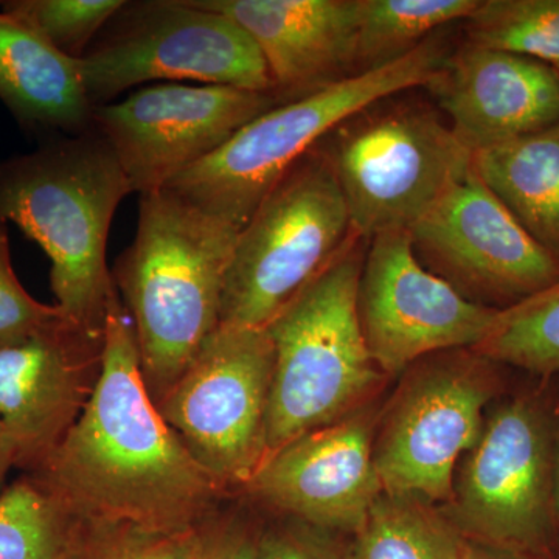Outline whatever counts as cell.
Returning <instances> with one entry per match:
<instances>
[{"instance_id": "cell-9", "label": "cell", "mask_w": 559, "mask_h": 559, "mask_svg": "<svg viewBox=\"0 0 559 559\" xmlns=\"http://www.w3.org/2000/svg\"><path fill=\"white\" fill-rule=\"evenodd\" d=\"M503 369L473 348L419 359L380 411L373 459L382 491L441 507L460 459L480 439L488 407L509 389Z\"/></svg>"}, {"instance_id": "cell-33", "label": "cell", "mask_w": 559, "mask_h": 559, "mask_svg": "<svg viewBox=\"0 0 559 559\" xmlns=\"http://www.w3.org/2000/svg\"><path fill=\"white\" fill-rule=\"evenodd\" d=\"M555 514H557L558 549L557 559H559V439L557 451V468H555Z\"/></svg>"}, {"instance_id": "cell-1", "label": "cell", "mask_w": 559, "mask_h": 559, "mask_svg": "<svg viewBox=\"0 0 559 559\" xmlns=\"http://www.w3.org/2000/svg\"><path fill=\"white\" fill-rule=\"evenodd\" d=\"M31 476L81 520L164 530L200 527L234 496L191 457L151 400L119 294L106 316L94 395L60 447Z\"/></svg>"}, {"instance_id": "cell-32", "label": "cell", "mask_w": 559, "mask_h": 559, "mask_svg": "<svg viewBox=\"0 0 559 559\" xmlns=\"http://www.w3.org/2000/svg\"><path fill=\"white\" fill-rule=\"evenodd\" d=\"M14 468H16V459H14L13 444H11L9 433L0 421V491L5 488L7 476Z\"/></svg>"}, {"instance_id": "cell-29", "label": "cell", "mask_w": 559, "mask_h": 559, "mask_svg": "<svg viewBox=\"0 0 559 559\" xmlns=\"http://www.w3.org/2000/svg\"><path fill=\"white\" fill-rule=\"evenodd\" d=\"M260 525L252 503L231 496L201 525L191 559H257Z\"/></svg>"}, {"instance_id": "cell-22", "label": "cell", "mask_w": 559, "mask_h": 559, "mask_svg": "<svg viewBox=\"0 0 559 559\" xmlns=\"http://www.w3.org/2000/svg\"><path fill=\"white\" fill-rule=\"evenodd\" d=\"M81 518L31 474L0 491V559H72Z\"/></svg>"}, {"instance_id": "cell-16", "label": "cell", "mask_w": 559, "mask_h": 559, "mask_svg": "<svg viewBox=\"0 0 559 559\" xmlns=\"http://www.w3.org/2000/svg\"><path fill=\"white\" fill-rule=\"evenodd\" d=\"M105 334L62 316L0 349V421L16 469L38 471L68 437L100 380Z\"/></svg>"}, {"instance_id": "cell-23", "label": "cell", "mask_w": 559, "mask_h": 559, "mask_svg": "<svg viewBox=\"0 0 559 559\" xmlns=\"http://www.w3.org/2000/svg\"><path fill=\"white\" fill-rule=\"evenodd\" d=\"M480 0H359L358 72L407 57L437 31L466 21Z\"/></svg>"}, {"instance_id": "cell-31", "label": "cell", "mask_w": 559, "mask_h": 559, "mask_svg": "<svg viewBox=\"0 0 559 559\" xmlns=\"http://www.w3.org/2000/svg\"><path fill=\"white\" fill-rule=\"evenodd\" d=\"M454 559H540L524 551L460 535Z\"/></svg>"}, {"instance_id": "cell-15", "label": "cell", "mask_w": 559, "mask_h": 559, "mask_svg": "<svg viewBox=\"0 0 559 559\" xmlns=\"http://www.w3.org/2000/svg\"><path fill=\"white\" fill-rule=\"evenodd\" d=\"M380 411L371 403L289 441L264 460L240 496L266 513L352 538L384 492L373 459Z\"/></svg>"}, {"instance_id": "cell-28", "label": "cell", "mask_w": 559, "mask_h": 559, "mask_svg": "<svg viewBox=\"0 0 559 559\" xmlns=\"http://www.w3.org/2000/svg\"><path fill=\"white\" fill-rule=\"evenodd\" d=\"M64 316L57 305L31 296L14 272L9 224L0 223V349L10 347Z\"/></svg>"}, {"instance_id": "cell-20", "label": "cell", "mask_w": 559, "mask_h": 559, "mask_svg": "<svg viewBox=\"0 0 559 559\" xmlns=\"http://www.w3.org/2000/svg\"><path fill=\"white\" fill-rule=\"evenodd\" d=\"M473 168L522 227L559 257V121L476 151Z\"/></svg>"}, {"instance_id": "cell-24", "label": "cell", "mask_w": 559, "mask_h": 559, "mask_svg": "<svg viewBox=\"0 0 559 559\" xmlns=\"http://www.w3.org/2000/svg\"><path fill=\"white\" fill-rule=\"evenodd\" d=\"M477 353L530 377H559V278L546 289L499 312Z\"/></svg>"}, {"instance_id": "cell-19", "label": "cell", "mask_w": 559, "mask_h": 559, "mask_svg": "<svg viewBox=\"0 0 559 559\" xmlns=\"http://www.w3.org/2000/svg\"><path fill=\"white\" fill-rule=\"evenodd\" d=\"M0 102L40 140L94 130L80 61L0 10Z\"/></svg>"}, {"instance_id": "cell-27", "label": "cell", "mask_w": 559, "mask_h": 559, "mask_svg": "<svg viewBox=\"0 0 559 559\" xmlns=\"http://www.w3.org/2000/svg\"><path fill=\"white\" fill-rule=\"evenodd\" d=\"M200 527L164 530L134 522L83 520L72 559H191Z\"/></svg>"}, {"instance_id": "cell-5", "label": "cell", "mask_w": 559, "mask_h": 559, "mask_svg": "<svg viewBox=\"0 0 559 559\" xmlns=\"http://www.w3.org/2000/svg\"><path fill=\"white\" fill-rule=\"evenodd\" d=\"M554 380L536 378L507 389L488 407L480 439L460 459L451 498L439 507L460 535L557 559L559 393Z\"/></svg>"}, {"instance_id": "cell-7", "label": "cell", "mask_w": 559, "mask_h": 559, "mask_svg": "<svg viewBox=\"0 0 559 559\" xmlns=\"http://www.w3.org/2000/svg\"><path fill=\"white\" fill-rule=\"evenodd\" d=\"M399 95L353 114L319 143L352 229L367 241L409 231L473 167V151L439 109Z\"/></svg>"}, {"instance_id": "cell-18", "label": "cell", "mask_w": 559, "mask_h": 559, "mask_svg": "<svg viewBox=\"0 0 559 559\" xmlns=\"http://www.w3.org/2000/svg\"><path fill=\"white\" fill-rule=\"evenodd\" d=\"M252 36L280 105L358 75L359 0H198Z\"/></svg>"}, {"instance_id": "cell-14", "label": "cell", "mask_w": 559, "mask_h": 559, "mask_svg": "<svg viewBox=\"0 0 559 559\" xmlns=\"http://www.w3.org/2000/svg\"><path fill=\"white\" fill-rule=\"evenodd\" d=\"M277 105L271 92L160 83L97 106L94 128L116 154L132 193L142 197L165 189Z\"/></svg>"}, {"instance_id": "cell-12", "label": "cell", "mask_w": 559, "mask_h": 559, "mask_svg": "<svg viewBox=\"0 0 559 559\" xmlns=\"http://www.w3.org/2000/svg\"><path fill=\"white\" fill-rule=\"evenodd\" d=\"M409 237L426 270L495 310L559 278V257L522 227L473 167L411 227Z\"/></svg>"}, {"instance_id": "cell-4", "label": "cell", "mask_w": 559, "mask_h": 559, "mask_svg": "<svg viewBox=\"0 0 559 559\" xmlns=\"http://www.w3.org/2000/svg\"><path fill=\"white\" fill-rule=\"evenodd\" d=\"M367 245L353 235L266 326L274 345L267 457L297 437L374 403L388 381L367 347L358 316Z\"/></svg>"}, {"instance_id": "cell-2", "label": "cell", "mask_w": 559, "mask_h": 559, "mask_svg": "<svg viewBox=\"0 0 559 559\" xmlns=\"http://www.w3.org/2000/svg\"><path fill=\"white\" fill-rule=\"evenodd\" d=\"M132 193L100 132L40 140L0 160V223L14 224L49 257L57 307L81 329L105 334L117 296L106 261L110 224Z\"/></svg>"}, {"instance_id": "cell-3", "label": "cell", "mask_w": 559, "mask_h": 559, "mask_svg": "<svg viewBox=\"0 0 559 559\" xmlns=\"http://www.w3.org/2000/svg\"><path fill=\"white\" fill-rule=\"evenodd\" d=\"M240 230L170 190L140 197L134 241L110 272L156 406L219 329L224 274Z\"/></svg>"}, {"instance_id": "cell-26", "label": "cell", "mask_w": 559, "mask_h": 559, "mask_svg": "<svg viewBox=\"0 0 559 559\" xmlns=\"http://www.w3.org/2000/svg\"><path fill=\"white\" fill-rule=\"evenodd\" d=\"M124 0H7L0 10L80 60Z\"/></svg>"}, {"instance_id": "cell-11", "label": "cell", "mask_w": 559, "mask_h": 559, "mask_svg": "<svg viewBox=\"0 0 559 559\" xmlns=\"http://www.w3.org/2000/svg\"><path fill=\"white\" fill-rule=\"evenodd\" d=\"M272 378L266 329L219 326L157 404L191 457L230 495L267 459Z\"/></svg>"}, {"instance_id": "cell-10", "label": "cell", "mask_w": 559, "mask_h": 559, "mask_svg": "<svg viewBox=\"0 0 559 559\" xmlns=\"http://www.w3.org/2000/svg\"><path fill=\"white\" fill-rule=\"evenodd\" d=\"M79 61L94 108L153 81L272 94L270 69L252 36L198 0H124Z\"/></svg>"}, {"instance_id": "cell-21", "label": "cell", "mask_w": 559, "mask_h": 559, "mask_svg": "<svg viewBox=\"0 0 559 559\" xmlns=\"http://www.w3.org/2000/svg\"><path fill=\"white\" fill-rule=\"evenodd\" d=\"M459 532L439 507L382 492L348 538V559H454Z\"/></svg>"}, {"instance_id": "cell-34", "label": "cell", "mask_w": 559, "mask_h": 559, "mask_svg": "<svg viewBox=\"0 0 559 559\" xmlns=\"http://www.w3.org/2000/svg\"><path fill=\"white\" fill-rule=\"evenodd\" d=\"M555 69H557V70H558V73H559V68H555Z\"/></svg>"}, {"instance_id": "cell-25", "label": "cell", "mask_w": 559, "mask_h": 559, "mask_svg": "<svg viewBox=\"0 0 559 559\" xmlns=\"http://www.w3.org/2000/svg\"><path fill=\"white\" fill-rule=\"evenodd\" d=\"M465 22L474 46L559 68V0H480Z\"/></svg>"}, {"instance_id": "cell-6", "label": "cell", "mask_w": 559, "mask_h": 559, "mask_svg": "<svg viewBox=\"0 0 559 559\" xmlns=\"http://www.w3.org/2000/svg\"><path fill=\"white\" fill-rule=\"evenodd\" d=\"M448 55L433 35L399 61L274 106L165 189L241 229L286 171L337 124L373 103L425 87Z\"/></svg>"}, {"instance_id": "cell-13", "label": "cell", "mask_w": 559, "mask_h": 559, "mask_svg": "<svg viewBox=\"0 0 559 559\" xmlns=\"http://www.w3.org/2000/svg\"><path fill=\"white\" fill-rule=\"evenodd\" d=\"M500 310L466 299L423 266L409 231L377 235L367 245L358 286V316L374 362L400 377L426 356L476 348Z\"/></svg>"}, {"instance_id": "cell-30", "label": "cell", "mask_w": 559, "mask_h": 559, "mask_svg": "<svg viewBox=\"0 0 559 559\" xmlns=\"http://www.w3.org/2000/svg\"><path fill=\"white\" fill-rule=\"evenodd\" d=\"M261 520L257 559H348V538L294 518Z\"/></svg>"}, {"instance_id": "cell-8", "label": "cell", "mask_w": 559, "mask_h": 559, "mask_svg": "<svg viewBox=\"0 0 559 559\" xmlns=\"http://www.w3.org/2000/svg\"><path fill=\"white\" fill-rule=\"evenodd\" d=\"M355 235L319 143L241 227L224 274L219 326L266 329Z\"/></svg>"}, {"instance_id": "cell-17", "label": "cell", "mask_w": 559, "mask_h": 559, "mask_svg": "<svg viewBox=\"0 0 559 559\" xmlns=\"http://www.w3.org/2000/svg\"><path fill=\"white\" fill-rule=\"evenodd\" d=\"M466 148H491L559 121V73L546 62L466 43L426 84Z\"/></svg>"}]
</instances>
